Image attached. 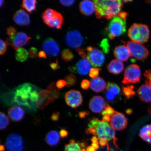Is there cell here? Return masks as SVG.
I'll use <instances>...</instances> for the list:
<instances>
[{
    "mask_svg": "<svg viewBox=\"0 0 151 151\" xmlns=\"http://www.w3.org/2000/svg\"><path fill=\"white\" fill-rule=\"evenodd\" d=\"M28 56L29 57L34 58L36 57L37 55V50L35 47H31L28 51Z\"/></svg>",
    "mask_w": 151,
    "mask_h": 151,
    "instance_id": "obj_39",
    "label": "cell"
},
{
    "mask_svg": "<svg viewBox=\"0 0 151 151\" xmlns=\"http://www.w3.org/2000/svg\"><path fill=\"white\" fill-rule=\"evenodd\" d=\"M4 3V1H2V0H1V2H0V7H1L2 6Z\"/></svg>",
    "mask_w": 151,
    "mask_h": 151,
    "instance_id": "obj_59",
    "label": "cell"
},
{
    "mask_svg": "<svg viewBox=\"0 0 151 151\" xmlns=\"http://www.w3.org/2000/svg\"><path fill=\"white\" fill-rule=\"evenodd\" d=\"M45 140L49 146H55L58 144L60 140V134L56 131H51L47 134Z\"/></svg>",
    "mask_w": 151,
    "mask_h": 151,
    "instance_id": "obj_28",
    "label": "cell"
},
{
    "mask_svg": "<svg viewBox=\"0 0 151 151\" xmlns=\"http://www.w3.org/2000/svg\"><path fill=\"white\" fill-rule=\"evenodd\" d=\"M149 2H150L151 3V1H149Z\"/></svg>",
    "mask_w": 151,
    "mask_h": 151,
    "instance_id": "obj_62",
    "label": "cell"
},
{
    "mask_svg": "<svg viewBox=\"0 0 151 151\" xmlns=\"http://www.w3.org/2000/svg\"><path fill=\"white\" fill-rule=\"evenodd\" d=\"M120 93V88L117 84L113 83H108L105 92V97L107 100L110 101H114Z\"/></svg>",
    "mask_w": 151,
    "mask_h": 151,
    "instance_id": "obj_18",
    "label": "cell"
},
{
    "mask_svg": "<svg viewBox=\"0 0 151 151\" xmlns=\"http://www.w3.org/2000/svg\"><path fill=\"white\" fill-rule=\"evenodd\" d=\"M50 65L51 69L54 70H56L59 68V65H58V62L57 59H56L55 62L52 63L50 62Z\"/></svg>",
    "mask_w": 151,
    "mask_h": 151,
    "instance_id": "obj_49",
    "label": "cell"
},
{
    "mask_svg": "<svg viewBox=\"0 0 151 151\" xmlns=\"http://www.w3.org/2000/svg\"><path fill=\"white\" fill-rule=\"evenodd\" d=\"M61 58L64 61L69 62L73 59V55L69 49H65L62 52Z\"/></svg>",
    "mask_w": 151,
    "mask_h": 151,
    "instance_id": "obj_34",
    "label": "cell"
},
{
    "mask_svg": "<svg viewBox=\"0 0 151 151\" xmlns=\"http://www.w3.org/2000/svg\"><path fill=\"white\" fill-rule=\"evenodd\" d=\"M80 9L82 14L86 16H90L96 11L95 4L93 1H84L80 4Z\"/></svg>",
    "mask_w": 151,
    "mask_h": 151,
    "instance_id": "obj_23",
    "label": "cell"
},
{
    "mask_svg": "<svg viewBox=\"0 0 151 151\" xmlns=\"http://www.w3.org/2000/svg\"><path fill=\"white\" fill-rule=\"evenodd\" d=\"M76 50L82 58H88L86 52L83 49L78 48L76 49Z\"/></svg>",
    "mask_w": 151,
    "mask_h": 151,
    "instance_id": "obj_47",
    "label": "cell"
},
{
    "mask_svg": "<svg viewBox=\"0 0 151 151\" xmlns=\"http://www.w3.org/2000/svg\"><path fill=\"white\" fill-rule=\"evenodd\" d=\"M88 126L95 128L96 136L98 139H105L108 141L112 140L115 146L118 148L116 144L118 139L116 137V133L108 123L101 121L97 118H93L90 122Z\"/></svg>",
    "mask_w": 151,
    "mask_h": 151,
    "instance_id": "obj_3",
    "label": "cell"
},
{
    "mask_svg": "<svg viewBox=\"0 0 151 151\" xmlns=\"http://www.w3.org/2000/svg\"><path fill=\"white\" fill-rule=\"evenodd\" d=\"M137 94L142 101L145 103L151 102V86L146 83L142 85L137 91Z\"/></svg>",
    "mask_w": 151,
    "mask_h": 151,
    "instance_id": "obj_21",
    "label": "cell"
},
{
    "mask_svg": "<svg viewBox=\"0 0 151 151\" xmlns=\"http://www.w3.org/2000/svg\"><path fill=\"white\" fill-rule=\"evenodd\" d=\"M132 112H133V110H132V109H127V110H126V113L127 114H131Z\"/></svg>",
    "mask_w": 151,
    "mask_h": 151,
    "instance_id": "obj_57",
    "label": "cell"
},
{
    "mask_svg": "<svg viewBox=\"0 0 151 151\" xmlns=\"http://www.w3.org/2000/svg\"><path fill=\"white\" fill-rule=\"evenodd\" d=\"M134 86L132 85L122 87V92L124 96H125L126 99H132L135 95V92L134 91Z\"/></svg>",
    "mask_w": 151,
    "mask_h": 151,
    "instance_id": "obj_32",
    "label": "cell"
},
{
    "mask_svg": "<svg viewBox=\"0 0 151 151\" xmlns=\"http://www.w3.org/2000/svg\"><path fill=\"white\" fill-rule=\"evenodd\" d=\"M101 69L97 68H93L91 69L89 73V76L93 79L98 77L99 74V71L101 70Z\"/></svg>",
    "mask_w": 151,
    "mask_h": 151,
    "instance_id": "obj_37",
    "label": "cell"
},
{
    "mask_svg": "<svg viewBox=\"0 0 151 151\" xmlns=\"http://www.w3.org/2000/svg\"><path fill=\"white\" fill-rule=\"evenodd\" d=\"M149 112H150L151 114V109H150L149 110Z\"/></svg>",
    "mask_w": 151,
    "mask_h": 151,
    "instance_id": "obj_61",
    "label": "cell"
},
{
    "mask_svg": "<svg viewBox=\"0 0 151 151\" xmlns=\"http://www.w3.org/2000/svg\"><path fill=\"white\" fill-rule=\"evenodd\" d=\"M99 140L100 146L101 147L107 146V151H109V148L108 144V141L106 140V139H99Z\"/></svg>",
    "mask_w": 151,
    "mask_h": 151,
    "instance_id": "obj_45",
    "label": "cell"
},
{
    "mask_svg": "<svg viewBox=\"0 0 151 151\" xmlns=\"http://www.w3.org/2000/svg\"><path fill=\"white\" fill-rule=\"evenodd\" d=\"M60 117V113L58 112H54L52 113L51 119L54 122H56L59 120Z\"/></svg>",
    "mask_w": 151,
    "mask_h": 151,
    "instance_id": "obj_48",
    "label": "cell"
},
{
    "mask_svg": "<svg viewBox=\"0 0 151 151\" xmlns=\"http://www.w3.org/2000/svg\"><path fill=\"white\" fill-rule=\"evenodd\" d=\"M111 117L110 116H108V115H106L105 116H103L102 121L108 123L110 122Z\"/></svg>",
    "mask_w": 151,
    "mask_h": 151,
    "instance_id": "obj_52",
    "label": "cell"
},
{
    "mask_svg": "<svg viewBox=\"0 0 151 151\" xmlns=\"http://www.w3.org/2000/svg\"><path fill=\"white\" fill-rule=\"evenodd\" d=\"M43 50L49 56H56L60 54V50L57 43L52 38L47 39L42 45Z\"/></svg>",
    "mask_w": 151,
    "mask_h": 151,
    "instance_id": "obj_16",
    "label": "cell"
},
{
    "mask_svg": "<svg viewBox=\"0 0 151 151\" xmlns=\"http://www.w3.org/2000/svg\"><path fill=\"white\" fill-rule=\"evenodd\" d=\"M17 30L13 26H9L6 29V33L9 36H14L17 33Z\"/></svg>",
    "mask_w": 151,
    "mask_h": 151,
    "instance_id": "obj_41",
    "label": "cell"
},
{
    "mask_svg": "<svg viewBox=\"0 0 151 151\" xmlns=\"http://www.w3.org/2000/svg\"><path fill=\"white\" fill-rule=\"evenodd\" d=\"M0 129L1 130L5 129L9 125V118L5 113L1 112L0 114Z\"/></svg>",
    "mask_w": 151,
    "mask_h": 151,
    "instance_id": "obj_33",
    "label": "cell"
},
{
    "mask_svg": "<svg viewBox=\"0 0 151 151\" xmlns=\"http://www.w3.org/2000/svg\"><path fill=\"white\" fill-rule=\"evenodd\" d=\"M101 47L103 48L105 52L107 53L109 52V45L106 39H104L102 41L101 44Z\"/></svg>",
    "mask_w": 151,
    "mask_h": 151,
    "instance_id": "obj_40",
    "label": "cell"
},
{
    "mask_svg": "<svg viewBox=\"0 0 151 151\" xmlns=\"http://www.w3.org/2000/svg\"><path fill=\"white\" fill-rule=\"evenodd\" d=\"M92 65L88 58H82L77 62L76 69L79 74L85 76L89 73Z\"/></svg>",
    "mask_w": 151,
    "mask_h": 151,
    "instance_id": "obj_24",
    "label": "cell"
},
{
    "mask_svg": "<svg viewBox=\"0 0 151 151\" xmlns=\"http://www.w3.org/2000/svg\"><path fill=\"white\" fill-rule=\"evenodd\" d=\"M69 70L70 71L71 73L75 72V71H76V67H73V66H72V67H69Z\"/></svg>",
    "mask_w": 151,
    "mask_h": 151,
    "instance_id": "obj_56",
    "label": "cell"
},
{
    "mask_svg": "<svg viewBox=\"0 0 151 151\" xmlns=\"http://www.w3.org/2000/svg\"><path fill=\"white\" fill-rule=\"evenodd\" d=\"M88 113L85 111H83V112H80L79 113V116L80 118L82 119H83L86 117Z\"/></svg>",
    "mask_w": 151,
    "mask_h": 151,
    "instance_id": "obj_54",
    "label": "cell"
},
{
    "mask_svg": "<svg viewBox=\"0 0 151 151\" xmlns=\"http://www.w3.org/2000/svg\"><path fill=\"white\" fill-rule=\"evenodd\" d=\"M65 99L67 105L73 108L80 106L83 101L81 92L78 91L74 90L69 91L66 93Z\"/></svg>",
    "mask_w": 151,
    "mask_h": 151,
    "instance_id": "obj_14",
    "label": "cell"
},
{
    "mask_svg": "<svg viewBox=\"0 0 151 151\" xmlns=\"http://www.w3.org/2000/svg\"><path fill=\"white\" fill-rule=\"evenodd\" d=\"M107 68L109 73L114 75H118L124 70V66L121 61L114 59L107 65Z\"/></svg>",
    "mask_w": 151,
    "mask_h": 151,
    "instance_id": "obj_26",
    "label": "cell"
},
{
    "mask_svg": "<svg viewBox=\"0 0 151 151\" xmlns=\"http://www.w3.org/2000/svg\"><path fill=\"white\" fill-rule=\"evenodd\" d=\"M56 86L58 89H62L65 86H67V83L65 80H60L56 83Z\"/></svg>",
    "mask_w": 151,
    "mask_h": 151,
    "instance_id": "obj_44",
    "label": "cell"
},
{
    "mask_svg": "<svg viewBox=\"0 0 151 151\" xmlns=\"http://www.w3.org/2000/svg\"><path fill=\"white\" fill-rule=\"evenodd\" d=\"M116 112L112 107L110 106L109 105L107 104L106 108H105L104 110L102 112V114L103 116H105L106 115H108V116H112Z\"/></svg>",
    "mask_w": 151,
    "mask_h": 151,
    "instance_id": "obj_36",
    "label": "cell"
},
{
    "mask_svg": "<svg viewBox=\"0 0 151 151\" xmlns=\"http://www.w3.org/2000/svg\"><path fill=\"white\" fill-rule=\"evenodd\" d=\"M31 39V37H28L26 33L19 32L14 36L7 38L6 41L8 46H11L15 50H17L27 44L28 41Z\"/></svg>",
    "mask_w": 151,
    "mask_h": 151,
    "instance_id": "obj_12",
    "label": "cell"
},
{
    "mask_svg": "<svg viewBox=\"0 0 151 151\" xmlns=\"http://www.w3.org/2000/svg\"><path fill=\"white\" fill-rule=\"evenodd\" d=\"M141 76V71L139 66L136 64H132L128 66L124 71L122 84L136 83L139 82Z\"/></svg>",
    "mask_w": 151,
    "mask_h": 151,
    "instance_id": "obj_9",
    "label": "cell"
},
{
    "mask_svg": "<svg viewBox=\"0 0 151 151\" xmlns=\"http://www.w3.org/2000/svg\"><path fill=\"white\" fill-rule=\"evenodd\" d=\"M59 134L62 138H65L68 135V132L65 129H62L60 131Z\"/></svg>",
    "mask_w": 151,
    "mask_h": 151,
    "instance_id": "obj_50",
    "label": "cell"
},
{
    "mask_svg": "<svg viewBox=\"0 0 151 151\" xmlns=\"http://www.w3.org/2000/svg\"><path fill=\"white\" fill-rule=\"evenodd\" d=\"M75 1H60V2L64 6L69 7L70 6L74 3Z\"/></svg>",
    "mask_w": 151,
    "mask_h": 151,
    "instance_id": "obj_46",
    "label": "cell"
},
{
    "mask_svg": "<svg viewBox=\"0 0 151 151\" xmlns=\"http://www.w3.org/2000/svg\"><path fill=\"white\" fill-rule=\"evenodd\" d=\"M114 54L115 57L121 62L127 61L131 56L127 47L124 45L116 47Z\"/></svg>",
    "mask_w": 151,
    "mask_h": 151,
    "instance_id": "obj_20",
    "label": "cell"
},
{
    "mask_svg": "<svg viewBox=\"0 0 151 151\" xmlns=\"http://www.w3.org/2000/svg\"><path fill=\"white\" fill-rule=\"evenodd\" d=\"M128 35L132 41L142 44L148 40L150 31L148 26L145 24L134 23L128 30Z\"/></svg>",
    "mask_w": 151,
    "mask_h": 151,
    "instance_id": "obj_5",
    "label": "cell"
},
{
    "mask_svg": "<svg viewBox=\"0 0 151 151\" xmlns=\"http://www.w3.org/2000/svg\"><path fill=\"white\" fill-rule=\"evenodd\" d=\"M38 57L40 58H47V55L44 51L41 50L38 53Z\"/></svg>",
    "mask_w": 151,
    "mask_h": 151,
    "instance_id": "obj_51",
    "label": "cell"
},
{
    "mask_svg": "<svg viewBox=\"0 0 151 151\" xmlns=\"http://www.w3.org/2000/svg\"><path fill=\"white\" fill-rule=\"evenodd\" d=\"M96 150L92 145L87 147L86 148V151H96Z\"/></svg>",
    "mask_w": 151,
    "mask_h": 151,
    "instance_id": "obj_55",
    "label": "cell"
},
{
    "mask_svg": "<svg viewBox=\"0 0 151 151\" xmlns=\"http://www.w3.org/2000/svg\"><path fill=\"white\" fill-rule=\"evenodd\" d=\"M139 135L143 140L151 144V124L145 126L142 128Z\"/></svg>",
    "mask_w": 151,
    "mask_h": 151,
    "instance_id": "obj_29",
    "label": "cell"
},
{
    "mask_svg": "<svg viewBox=\"0 0 151 151\" xmlns=\"http://www.w3.org/2000/svg\"><path fill=\"white\" fill-rule=\"evenodd\" d=\"M144 76L146 77V83L148 84L151 86V70H146L144 74Z\"/></svg>",
    "mask_w": 151,
    "mask_h": 151,
    "instance_id": "obj_43",
    "label": "cell"
},
{
    "mask_svg": "<svg viewBox=\"0 0 151 151\" xmlns=\"http://www.w3.org/2000/svg\"><path fill=\"white\" fill-rule=\"evenodd\" d=\"M65 80L67 83V86L68 87L74 86L77 82L76 78L75 76L71 74L66 76Z\"/></svg>",
    "mask_w": 151,
    "mask_h": 151,
    "instance_id": "obj_35",
    "label": "cell"
},
{
    "mask_svg": "<svg viewBox=\"0 0 151 151\" xmlns=\"http://www.w3.org/2000/svg\"><path fill=\"white\" fill-rule=\"evenodd\" d=\"M96 7V16L98 18H104L109 19L118 16L123 6V1H93Z\"/></svg>",
    "mask_w": 151,
    "mask_h": 151,
    "instance_id": "obj_2",
    "label": "cell"
},
{
    "mask_svg": "<svg viewBox=\"0 0 151 151\" xmlns=\"http://www.w3.org/2000/svg\"><path fill=\"white\" fill-rule=\"evenodd\" d=\"M126 23V20L119 16L114 17L111 19L106 28L109 39L112 40L119 37L125 32Z\"/></svg>",
    "mask_w": 151,
    "mask_h": 151,
    "instance_id": "obj_6",
    "label": "cell"
},
{
    "mask_svg": "<svg viewBox=\"0 0 151 151\" xmlns=\"http://www.w3.org/2000/svg\"><path fill=\"white\" fill-rule=\"evenodd\" d=\"M124 3H127V2H132V1H122Z\"/></svg>",
    "mask_w": 151,
    "mask_h": 151,
    "instance_id": "obj_60",
    "label": "cell"
},
{
    "mask_svg": "<svg viewBox=\"0 0 151 151\" xmlns=\"http://www.w3.org/2000/svg\"><path fill=\"white\" fill-rule=\"evenodd\" d=\"M5 150V147L4 146H3V145H1V151H4Z\"/></svg>",
    "mask_w": 151,
    "mask_h": 151,
    "instance_id": "obj_58",
    "label": "cell"
},
{
    "mask_svg": "<svg viewBox=\"0 0 151 151\" xmlns=\"http://www.w3.org/2000/svg\"><path fill=\"white\" fill-rule=\"evenodd\" d=\"M118 16L126 20V18H127L128 16V14L127 13L125 12H121L120 13V14H119Z\"/></svg>",
    "mask_w": 151,
    "mask_h": 151,
    "instance_id": "obj_53",
    "label": "cell"
},
{
    "mask_svg": "<svg viewBox=\"0 0 151 151\" xmlns=\"http://www.w3.org/2000/svg\"><path fill=\"white\" fill-rule=\"evenodd\" d=\"M107 104L102 97L100 96H94L91 99L89 108L92 112L95 113L102 112L106 108Z\"/></svg>",
    "mask_w": 151,
    "mask_h": 151,
    "instance_id": "obj_17",
    "label": "cell"
},
{
    "mask_svg": "<svg viewBox=\"0 0 151 151\" xmlns=\"http://www.w3.org/2000/svg\"><path fill=\"white\" fill-rule=\"evenodd\" d=\"M65 41L67 45L72 48H80L84 39L80 32L76 30L70 31L66 35Z\"/></svg>",
    "mask_w": 151,
    "mask_h": 151,
    "instance_id": "obj_13",
    "label": "cell"
},
{
    "mask_svg": "<svg viewBox=\"0 0 151 151\" xmlns=\"http://www.w3.org/2000/svg\"><path fill=\"white\" fill-rule=\"evenodd\" d=\"M86 144L84 142H76L73 139L65 145L64 151H86Z\"/></svg>",
    "mask_w": 151,
    "mask_h": 151,
    "instance_id": "obj_27",
    "label": "cell"
},
{
    "mask_svg": "<svg viewBox=\"0 0 151 151\" xmlns=\"http://www.w3.org/2000/svg\"><path fill=\"white\" fill-rule=\"evenodd\" d=\"M13 19L15 23L19 26H27L30 23L29 15L22 9L17 11L14 13Z\"/></svg>",
    "mask_w": 151,
    "mask_h": 151,
    "instance_id": "obj_19",
    "label": "cell"
},
{
    "mask_svg": "<svg viewBox=\"0 0 151 151\" xmlns=\"http://www.w3.org/2000/svg\"><path fill=\"white\" fill-rule=\"evenodd\" d=\"M126 46L131 56L138 60L142 61L148 57L149 52L146 47L138 43L133 41H128Z\"/></svg>",
    "mask_w": 151,
    "mask_h": 151,
    "instance_id": "obj_8",
    "label": "cell"
},
{
    "mask_svg": "<svg viewBox=\"0 0 151 151\" xmlns=\"http://www.w3.org/2000/svg\"><path fill=\"white\" fill-rule=\"evenodd\" d=\"M81 88L83 89L87 90L88 89L90 86V82L87 80H83L82 81L81 84Z\"/></svg>",
    "mask_w": 151,
    "mask_h": 151,
    "instance_id": "obj_42",
    "label": "cell"
},
{
    "mask_svg": "<svg viewBox=\"0 0 151 151\" xmlns=\"http://www.w3.org/2000/svg\"><path fill=\"white\" fill-rule=\"evenodd\" d=\"M8 114L11 121L14 122H18L24 118L25 113L23 109L20 107L15 106L9 109Z\"/></svg>",
    "mask_w": 151,
    "mask_h": 151,
    "instance_id": "obj_22",
    "label": "cell"
},
{
    "mask_svg": "<svg viewBox=\"0 0 151 151\" xmlns=\"http://www.w3.org/2000/svg\"><path fill=\"white\" fill-rule=\"evenodd\" d=\"M87 58L92 65L95 67H101L105 61V56L99 49L91 46L86 48Z\"/></svg>",
    "mask_w": 151,
    "mask_h": 151,
    "instance_id": "obj_10",
    "label": "cell"
},
{
    "mask_svg": "<svg viewBox=\"0 0 151 151\" xmlns=\"http://www.w3.org/2000/svg\"><path fill=\"white\" fill-rule=\"evenodd\" d=\"M37 3V1L36 0H23L21 7L28 12L31 13L36 10Z\"/></svg>",
    "mask_w": 151,
    "mask_h": 151,
    "instance_id": "obj_30",
    "label": "cell"
},
{
    "mask_svg": "<svg viewBox=\"0 0 151 151\" xmlns=\"http://www.w3.org/2000/svg\"><path fill=\"white\" fill-rule=\"evenodd\" d=\"M15 57L17 60L20 62L25 61L28 56L27 50L24 48H19L16 50L15 52Z\"/></svg>",
    "mask_w": 151,
    "mask_h": 151,
    "instance_id": "obj_31",
    "label": "cell"
},
{
    "mask_svg": "<svg viewBox=\"0 0 151 151\" xmlns=\"http://www.w3.org/2000/svg\"><path fill=\"white\" fill-rule=\"evenodd\" d=\"M110 122L111 127L116 131L125 129L127 124V119L125 116L117 112L111 116Z\"/></svg>",
    "mask_w": 151,
    "mask_h": 151,
    "instance_id": "obj_15",
    "label": "cell"
},
{
    "mask_svg": "<svg viewBox=\"0 0 151 151\" xmlns=\"http://www.w3.org/2000/svg\"><path fill=\"white\" fill-rule=\"evenodd\" d=\"M31 84L26 83L20 86L15 92L14 101L17 104L33 109L37 106L38 92Z\"/></svg>",
    "mask_w": 151,
    "mask_h": 151,
    "instance_id": "obj_1",
    "label": "cell"
},
{
    "mask_svg": "<svg viewBox=\"0 0 151 151\" xmlns=\"http://www.w3.org/2000/svg\"><path fill=\"white\" fill-rule=\"evenodd\" d=\"M5 145L8 151H23L24 149L23 139L20 135L16 133L9 136Z\"/></svg>",
    "mask_w": 151,
    "mask_h": 151,
    "instance_id": "obj_11",
    "label": "cell"
},
{
    "mask_svg": "<svg viewBox=\"0 0 151 151\" xmlns=\"http://www.w3.org/2000/svg\"><path fill=\"white\" fill-rule=\"evenodd\" d=\"M107 86L106 83L101 77H98L91 81L90 88L92 90L97 93L103 91L107 88Z\"/></svg>",
    "mask_w": 151,
    "mask_h": 151,
    "instance_id": "obj_25",
    "label": "cell"
},
{
    "mask_svg": "<svg viewBox=\"0 0 151 151\" xmlns=\"http://www.w3.org/2000/svg\"><path fill=\"white\" fill-rule=\"evenodd\" d=\"M7 45L6 41H5L1 39L0 40V55L4 54L7 50Z\"/></svg>",
    "mask_w": 151,
    "mask_h": 151,
    "instance_id": "obj_38",
    "label": "cell"
},
{
    "mask_svg": "<svg viewBox=\"0 0 151 151\" xmlns=\"http://www.w3.org/2000/svg\"><path fill=\"white\" fill-rule=\"evenodd\" d=\"M42 18L45 24L49 27L59 29L62 28L64 18L63 16L52 9H47L43 12Z\"/></svg>",
    "mask_w": 151,
    "mask_h": 151,
    "instance_id": "obj_7",
    "label": "cell"
},
{
    "mask_svg": "<svg viewBox=\"0 0 151 151\" xmlns=\"http://www.w3.org/2000/svg\"><path fill=\"white\" fill-rule=\"evenodd\" d=\"M60 90L57 87L55 83H51L46 90L38 92L39 99L36 103L37 107L39 109H44L50 102L57 99L60 94Z\"/></svg>",
    "mask_w": 151,
    "mask_h": 151,
    "instance_id": "obj_4",
    "label": "cell"
}]
</instances>
